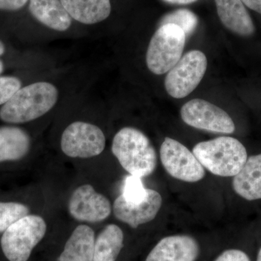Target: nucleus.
Segmentation results:
<instances>
[{
    "mask_svg": "<svg viewBox=\"0 0 261 261\" xmlns=\"http://www.w3.org/2000/svg\"><path fill=\"white\" fill-rule=\"evenodd\" d=\"M58 89L49 82H39L19 89L0 110V119L10 123L34 121L49 112L58 99Z\"/></svg>",
    "mask_w": 261,
    "mask_h": 261,
    "instance_id": "obj_1",
    "label": "nucleus"
},
{
    "mask_svg": "<svg viewBox=\"0 0 261 261\" xmlns=\"http://www.w3.org/2000/svg\"><path fill=\"white\" fill-rule=\"evenodd\" d=\"M112 152L123 169L132 176L146 177L157 166V154L148 137L132 127H124L117 132Z\"/></svg>",
    "mask_w": 261,
    "mask_h": 261,
    "instance_id": "obj_2",
    "label": "nucleus"
},
{
    "mask_svg": "<svg viewBox=\"0 0 261 261\" xmlns=\"http://www.w3.org/2000/svg\"><path fill=\"white\" fill-rule=\"evenodd\" d=\"M192 152L204 168L222 177L236 176L247 160L245 146L231 137L201 142L194 147Z\"/></svg>",
    "mask_w": 261,
    "mask_h": 261,
    "instance_id": "obj_3",
    "label": "nucleus"
},
{
    "mask_svg": "<svg viewBox=\"0 0 261 261\" xmlns=\"http://www.w3.org/2000/svg\"><path fill=\"white\" fill-rule=\"evenodd\" d=\"M186 37L183 29L176 24L161 25L147 48L146 63L148 69L156 75L169 71L181 58Z\"/></svg>",
    "mask_w": 261,
    "mask_h": 261,
    "instance_id": "obj_4",
    "label": "nucleus"
},
{
    "mask_svg": "<svg viewBox=\"0 0 261 261\" xmlns=\"http://www.w3.org/2000/svg\"><path fill=\"white\" fill-rule=\"evenodd\" d=\"M47 231V224L42 217L28 215L5 230L1 247L9 261H27L32 250L42 241Z\"/></svg>",
    "mask_w": 261,
    "mask_h": 261,
    "instance_id": "obj_5",
    "label": "nucleus"
},
{
    "mask_svg": "<svg viewBox=\"0 0 261 261\" xmlns=\"http://www.w3.org/2000/svg\"><path fill=\"white\" fill-rule=\"evenodd\" d=\"M207 67V58L202 51H188L168 71L165 80L166 92L176 99L187 97L200 84Z\"/></svg>",
    "mask_w": 261,
    "mask_h": 261,
    "instance_id": "obj_6",
    "label": "nucleus"
},
{
    "mask_svg": "<svg viewBox=\"0 0 261 261\" xmlns=\"http://www.w3.org/2000/svg\"><path fill=\"white\" fill-rule=\"evenodd\" d=\"M61 146L62 151L68 157L89 159L102 153L106 147V137L95 125L73 122L63 132Z\"/></svg>",
    "mask_w": 261,
    "mask_h": 261,
    "instance_id": "obj_7",
    "label": "nucleus"
},
{
    "mask_svg": "<svg viewBox=\"0 0 261 261\" xmlns=\"http://www.w3.org/2000/svg\"><path fill=\"white\" fill-rule=\"evenodd\" d=\"M160 156L165 170L176 179L194 183L205 177V168L193 152L177 140L165 138L160 149Z\"/></svg>",
    "mask_w": 261,
    "mask_h": 261,
    "instance_id": "obj_8",
    "label": "nucleus"
},
{
    "mask_svg": "<svg viewBox=\"0 0 261 261\" xmlns=\"http://www.w3.org/2000/svg\"><path fill=\"white\" fill-rule=\"evenodd\" d=\"M181 117L186 124L197 129L221 134H232L235 130L234 123L227 113L198 98L182 106Z\"/></svg>",
    "mask_w": 261,
    "mask_h": 261,
    "instance_id": "obj_9",
    "label": "nucleus"
},
{
    "mask_svg": "<svg viewBox=\"0 0 261 261\" xmlns=\"http://www.w3.org/2000/svg\"><path fill=\"white\" fill-rule=\"evenodd\" d=\"M72 217L85 222H100L111 215V202L89 185H82L73 192L68 204Z\"/></svg>",
    "mask_w": 261,
    "mask_h": 261,
    "instance_id": "obj_10",
    "label": "nucleus"
},
{
    "mask_svg": "<svg viewBox=\"0 0 261 261\" xmlns=\"http://www.w3.org/2000/svg\"><path fill=\"white\" fill-rule=\"evenodd\" d=\"M162 203L161 194L147 189L146 198L139 203L126 202L122 195L117 197L113 204V213L119 221L129 225L130 227L137 228L152 221L159 214Z\"/></svg>",
    "mask_w": 261,
    "mask_h": 261,
    "instance_id": "obj_11",
    "label": "nucleus"
},
{
    "mask_svg": "<svg viewBox=\"0 0 261 261\" xmlns=\"http://www.w3.org/2000/svg\"><path fill=\"white\" fill-rule=\"evenodd\" d=\"M200 254V244L193 237L171 235L154 245L145 261H197Z\"/></svg>",
    "mask_w": 261,
    "mask_h": 261,
    "instance_id": "obj_12",
    "label": "nucleus"
},
{
    "mask_svg": "<svg viewBox=\"0 0 261 261\" xmlns=\"http://www.w3.org/2000/svg\"><path fill=\"white\" fill-rule=\"evenodd\" d=\"M223 25L238 35L249 37L255 32L251 17L241 0H215Z\"/></svg>",
    "mask_w": 261,
    "mask_h": 261,
    "instance_id": "obj_13",
    "label": "nucleus"
},
{
    "mask_svg": "<svg viewBox=\"0 0 261 261\" xmlns=\"http://www.w3.org/2000/svg\"><path fill=\"white\" fill-rule=\"evenodd\" d=\"M29 10L38 21L57 32H65L71 25V17L61 0H30Z\"/></svg>",
    "mask_w": 261,
    "mask_h": 261,
    "instance_id": "obj_14",
    "label": "nucleus"
},
{
    "mask_svg": "<svg viewBox=\"0 0 261 261\" xmlns=\"http://www.w3.org/2000/svg\"><path fill=\"white\" fill-rule=\"evenodd\" d=\"M232 187L245 200L261 199V154L247 159L243 168L233 176Z\"/></svg>",
    "mask_w": 261,
    "mask_h": 261,
    "instance_id": "obj_15",
    "label": "nucleus"
},
{
    "mask_svg": "<svg viewBox=\"0 0 261 261\" xmlns=\"http://www.w3.org/2000/svg\"><path fill=\"white\" fill-rule=\"evenodd\" d=\"M71 18L86 25L100 23L111 13V0H61Z\"/></svg>",
    "mask_w": 261,
    "mask_h": 261,
    "instance_id": "obj_16",
    "label": "nucleus"
},
{
    "mask_svg": "<svg viewBox=\"0 0 261 261\" xmlns=\"http://www.w3.org/2000/svg\"><path fill=\"white\" fill-rule=\"evenodd\" d=\"M94 244L92 228L80 225L70 235L58 261H93Z\"/></svg>",
    "mask_w": 261,
    "mask_h": 261,
    "instance_id": "obj_17",
    "label": "nucleus"
},
{
    "mask_svg": "<svg viewBox=\"0 0 261 261\" xmlns=\"http://www.w3.org/2000/svg\"><path fill=\"white\" fill-rule=\"evenodd\" d=\"M30 146V137L25 130L18 127H0V163L23 159Z\"/></svg>",
    "mask_w": 261,
    "mask_h": 261,
    "instance_id": "obj_18",
    "label": "nucleus"
},
{
    "mask_svg": "<svg viewBox=\"0 0 261 261\" xmlns=\"http://www.w3.org/2000/svg\"><path fill=\"white\" fill-rule=\"evenodd\" d=\"M123 232L116 224H109L95 240L93 261H116L123 247Z\"/></svg>",
    "mask_w": 261,
    "mask_h": 261,
    "instance_id": "obj_19",
    "label": "nucleus"
},
{
    "mask_svg": "<svg viewBox=\"0 0 261 261\" xmlns=\"http://www.w3.org/2000/svg\"><path fill=\"white\" fill-rule=\"evenodd\" d=\"M29 207L19 202H0V232H4L18 220L28 216Z\"/></svg>",
    "mask_w": 261,
    "mask_h": 261,
    "instance_id": "obj_20",
    "label": "nucleus"
},
{
    "mask_svg": "<svg viewBox=\"0 0 261 261\" xmlns=\"http://www.w3.org/2000/svg\"><path fill=\"white\" fill-rule=\"evenodd\" d=\"M161 23V25L166 23L176 24L183 29L186 36H188L195 31L198 24V18L193 12L181 9L166 15L163 18Z\"/></svg>",
    "mask_w": 261,
    "mask_h": 261,
    "instance_id": "obj_21",
    "label": "nucleus"
},
{
    "mask_svg": "<svg viewBox=\"0 0 261 261\" xmlns=\"http://www.w3.org/2000/svg\"><path fill=\"white\" fill-rule=\"evenodd\" d=\"M147 191V189L144 187L141 178L130 175L125 180L121 195L126 202L139 203L145 200Z\"/></svg>",
    "mask_w": 261,
    "mask_h": 261,
    "instance_id": "obj_22",
    "label": "nucleus"
},
{
    "mask_svg": "<svg viewBox=\"0 0 261 261\" xmlns=\"http://www.w3.org/2000/svg\"><path fill=\"white\" fill-rule=\"evenodd\" d=\"M20 88L21 82L16 77H0V106L8 102Z\"/></svg>",
    "mask_w": 261,
    "mask_h": 261,
    "instance_id": "obj_23",
    "label": "nucleus"
},
{
    "mask_svg": "<svg viewBox=\"0 0 261 261\" xmlns=\"http://www.w3.org/2000/svg\"><path fill=\"white\" fill-rule=\"evenodd\" d=\"M214 261H251L246 252L239 249H228L221 252Z\"/></svg>",
    "mask_w": 261,
    "mask_h": 261,
    "instance_id": "obj_24",
    "label": "nucleus"
},
{
    "mask_svg": "<svg viewBox=\"0 0 261 261\" xmlns=\"http://www.w3.org/2000/svg\"><path fill=\"white\" fill-rule=\"evenodd\" d=\"M29 0H0V10H17L23 8Z\"/></svg>",
    "mask_w": 261,
    "mask_h": 261,
    "instance_id": "obj_25",
    "label": "nucleus"
},
{
    "mask_svg": "<svg viewBox=\"0 0 261 261\" xmlns=\"http://www.w3.org/2000/svg\"><path fill=\"white\" fill-rule=\"evenodd\" d=\"M243 4L261 15V0H241Z\"/></svg>",
    "mask_w": 261,
    "mask_h": 261,
    "instance_id": "obj_26",
    "label": "nucleus"
},
{
    "mask_svg": "<svg viewBox=\"0 0 261 261\" xmlns=\"http://www.w3.org/2000/svg\"><path fill=\"white\" fill-rule=\"evenodd\" d=\"M165 1L168 2V3H173V4L188 5L195 3L197 0H165Z\"/></svg>",
    "mask_w": 261,
    "mask_h": 261,
    "instance_id": "obj_27",
    "label": "nucleus"
},
{
    "mask_svg": "<svg viewBox=\"0 0 261 261\" xmlns=\"http://www.w3.org/2000/svg\"><path fill=\"white\" fill-rule=\"evenodd\" d=\"M5 51V48L4 44L0 41V56H3L4 54Z\"/></svg>",
    "mask_w": 261,
    "mask_h": 261,
    "instance_id": "obj_28",
    "label": "nucleus"
},
{
    "mask_svg": "<svg viewBox=\"0 0 261 261\" xmlns=\"http://www.w3.org/2000/svg\"><path fill=\"white\" fill-rule=\"evenodd\" d=\"M3 70H4V64H3V62L0 60V74L3 73Z\"/></svg>",
    "mask_w": 261,
    "mask_h": 261,
    "instance_id": "obj_29",
    "label": "nucleus"
},
{
    "mask_svg": "<svg viewBox=\"0 0 261 261\" xmlns=\"http://www.w3.org/2000/svg\"><path fill=\"white\" fill-rule=\"evenodd\" d=\"M256 261H261V247L259 249L258 252H257Z\"/></svg>",
    "mask_w": 261,
    "mask_h": 261,
    "instance_id": "obj_30",
    "label": "nucleus"
}]
</instances>
